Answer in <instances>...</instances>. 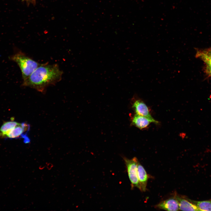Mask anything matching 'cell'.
I'll return each mask as SVG.
<instances>
[{"instance_id":"1","label":"cell","mask_w":211,"mask_h":211,"mask_svg":"<svg viewBox=\"0 0 211 211\" xmlns=\"http://www.w3.org/2000/svg\"><path fill=\"white\" fill-rule=\"evenodd\" d=\"M63 72L57 64H41L25 80L22 85L42 92L47 87L60 81Z\"/></svg>"},{"instance_id":"8","label":"cell","mask_w":211,"mask_h":211,"mask_svg":"<svg viewBox=\"0 0 211 211\" xmlns=\"http://www.w3.org/2000/svg\"><path fill=\"white\" fill-rule=\"evenodd\" d=\"M137 174L140 190L145 192L147 190L148 180L150 176L147 174L144 167L139 161L137 165Z\"/></svg>"},{"instance_id":"2","label":"cell","mask_w":211,"mask_h":211,"mask_svg":"<svg viewBox=\"0 0 211 211\" xmlns=\"http://www.w3.org/2000/svg\"><path fill=\"white\" fill-rule=\"evenodd\" d=\"M10 59L18 65L21 71L23 81L26 79L41 64L21 52L13 55Z\"/></svg>"},{"instance_id":"9","label":"cell","mask_w":211,"mask_h":211,"mask_svg":"<svg viewBox=\"0 0 211 211\" xmlns=\"http://www.w3.org/2000/svg\"><path fill=\"white\" fill-rule=\"evenodd\" d=\"M151 122L155 123L153 120L136 114L132 120V124L140 129L147 127Z\"/></svg>"},{"instance_id":"5","label":"cell","mask_w":211,"mask_h":211,"mask_svg":"<svg viewBox=\"0 0 211 211\" xmlns=\"http://www.w3.org/2000/svg\"><path fill=\"white\" fill-rule=\"evenodd\" d=\"M173 195L178 202L179 210L199 211L197 206L187 197L178 194L176 192H174Z\"/></svg>"},{"instance_id":"7","label":"cell","mask_w":211,"mask_h":211,"mask_svg":"<svg viewBox=\"0 0 211 211\" xmlns=\"http://www.w3.org/2000/svg\"><path fill=\"white\" fill-rule=\"evenodd\" d=\"M29 129V126L28 124L25 123H19L8 132L5 138L13 139L21 137V136L23 138V136H25L23 134L26 131H28Z\"/></svg>"},{"instance_id":"6","label":"cell","mask_w":211,"mask_h":211,"mask_svg":"<svg viewBox=\"0 0 211 211\" xmlns=\"http://www.w3.org/2000/svg\"><path fill=\"white\" fill-rule=\"evenodd\" d=\"M155 207L167 211L179 210L178 202L173 195L172 197L161 201Z\"/></svg>"},{"instance_id":"3","label":"cell","mask_w":211,"mask_h":211,"mask_svg":"<svg viewBox=\"0 0 211 211\" xmlns=\"http://www.w3.org/2000/svg\"><path fill=\"white\" fill-rule=\"evenodd\" d=\"M123 159L126 167L129 178L131 182V189L137 188L140 190V188L137 174L138 159L136 157H134L131 159L125 157H123Z\"/></svg>"},{"instance_id":"12","label":"cell","mask_w":211,"mask_h":211,"mask_svg":"<svg viewBox=\"0 0 211 211\" xmlns=\"http://www.w3.org/2000/svg\"><path fill=\"white\" fill-rule=\"evenodd\" d=\"M190 200L197 206L199 211H211V199L202 201Z\"/></svg>"},{"instance_id":"4","label":"cell","mask_w":211,"mask_h":211,"mask_svg":"<svg viewBox=\"0 0 211 211\" xmlns=\"http://www.w3.org/2000/svg\"><path fill=\"white\" fill-rule=\"evenodd\" d=\"M135 101L132 107L136 114L149 118L154 121L155 123H159V122L152 117L147 106L143 101L139 99H137Z\"/></svg>"},{"instance_id":"11","label":"cell","mask_w":211,"mask_h":211,"mask_svg":"<svg viewBox=\"0 0 211 211\" xmlns=\"http://www.w3.org/2000/svg\"><path fill=\"white\" fill-rule=\"evenodd\" d=\"M196 56L200 58L207 64V66L211 67V49L198 51Z\"/></svg>"},{"instance_id":"10","label":"cell","mask_w":211,"mask_h":211,"mask_svg":"<svg viewBox=\"0 0 211 211\" xmlns=\"http://www.w3.org/2000/svg\"><path fill=\"white\" fill-rule=\"evenodd\" d=\"M18 123L12 120L4 122L0 128V137L5 138L8 132Z\"/></svg>"},{"instance_id":"13","label":"cell","mask_w":211,"mask_h":211,"mask_svg":"<svg viewBox=\"0 0 211 211\" xmlns=\"http://www.w3.org/2000/svg\"><path fill=\"white\" fill-rule=\"evenodd\" d=\"M207 69L208 72L211 75V67L207 66Z\"/></svg>"}]
</instances>
